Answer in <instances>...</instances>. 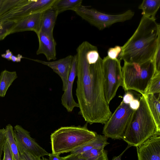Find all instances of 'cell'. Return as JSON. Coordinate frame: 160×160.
<instances>
[{"label":"cell","instance_id":"44dd1931","mask_svg":"<svg viewBox=\"0 0 160 160\" xmlns=\"http://www.w3.org/2000/svg\"><path fill=\"white\" fill-rule=\"evenodd\" d=\"M160 6V0H143L138 7L142 10V16L155 18V16Z\"/></svg>","mask_w":160,"mask_h":160},{"label":"cell","instance_id":"d590c367","mask_svg":"<svg viewBox=\"0 0 160 160\" xmlns=\"http://www.w3.org/2000/svg\"><path fill=\"white\" fill-rule=\"evenodd\" d=\"M12 55V52L8 49L6 50L5 53L1 54V57L8 60H10Z\"/></svg>","mask_w":160,"mask_h":160},{"label":"cell","instance_id":"cb8c5ba5","mask_svg":"<svg viewBox=\"0 0 160 160\" xmlns=\"http://www.w3.org/2000/svg\"><path fill=\"white\" fill-rule=\"evenodd\" d=\"M160 73H155L152 79L145 94H153L160 93Z\"/></svg>","mask_w":160,"mask_h":160},{"label":"cell","instance_id":"8fae6325","mask_svg":"<svg viewBox=\"0 0 160 160\" xmlns=\"http://www.w3.org/2000/svg\"><path fill=\"white\" fill-rule=\"evenodd\" d=\"M73 56L69 55L57 60L47 62L38 59L33 61L46 65L51 68L60 77L62 82V91L66 88L71 69Z\"/></svg>","mask_w":160,"mask_h":160},{"label":"cell","instance_id":"603a6c76","mask_svg":"<svg viewBox=\"0 0 160 160\" xmlns=\"http://www.w3.org/2000/svg\"><path fill=\"white\" fill-rule=\"evenodd\" d=\"M27 0H3L0 9V17L15 7L22 4Z\"/></svg>","mask_w":160,"mask_h":160},{"label":"cell","instance_id":"484cf974","mask_svg":"<svg viewBox=\"0 0 160 160\" xmlns=\"http://www.w3.org/2000/svg\"><path fill=\"white\" fill-rule=\"evenodd\" d=\"M65 160H108V152L104 150L103 153L99 156L91 158H85L79 157L77 154H70L64 157Z\"/></svg>","mask_w":160,"mask_h":160},{"label":"cell","instance_id":"8d00e7d4","mask_svg":"<svg viewBox=\"0 0 160 160\" xmlns=\"http://www.w3.org/2000/svg\"><path fill=\"white\" fill-rule=\"evenodd\" d=\"M23 58V56L20 54H18L17 56L13 55L12 56L10 60L13 62H21V59Z\"/></svg>","mask_w":160,"mask_h":160},{"label":"cell","instance_id":"ab89813d","mask_svg":"<svg viewBox=\"0 0 160 160\" xmlns=\"http://www.w3.org/2000/svg\"><path fill=\"white\" fill-rule=\"evenodd\" d=\"M2 1H3V0H0V8L1 7V5H2Z\"/></svg>","mask_w":160,"mask_h":160},{"label":"cell","instance_id":"f546056e","mask_svg":"<svg viewBox=\"0 0 160 160\" xmlns=\"http://www.w3.org/2000/svg\"><path fill=\"white\" fill-rule=\"evenodd\" d=\"M122 50L121 46H116L110 48L108 51V56L110 58L115 59L117 58Z\"/></svg>","mask_w":160,"mask_h":160},{"label":"cell","instance_id":"f35d334b","mask_svg":"<svg viewBox=\"0 0 160 160\" xmlns=\"http://www.w3.org/2000/svg\"><path fill=\"white\" fill-rule=\"evenodd\" d=\"M42 160H49V159H47L46 158H44V157H42Z\"/></svg>","mask_w":160,"mask_h":160},{"label":"cell","instance_id":"5b68a950","mask_svg":"<svg viewBox=\"0 0 160 160\" xmlns=\"http://www.w3.org/2000/svg\"><path fill=\"white\" fill-rule=\"evenodd\" d=\"M155 71L152 60L139 64L124 62L122 68L123 89L126 91L134 90L144 95Z\"/></svg>","mask_w":160,"mask_h":160},{"label":"cell","instance_id":"e0dca14e","mask_svg":"<svg viewBox=\"0 0 160 160\" xmlns=\"http://www.w3.org/2000/svg\"><path fill=\"white\" fill-rule=\"evenodd\" d=\"M58 14L51 7L42 12L41 30L48 34L53 35V31Z\"/></svg>","mask_w":160,"mask_h":160},{"label":"cell","instance_id":"d4e9b609","mask_svg":"<svg viewBox=\"0 0 160 160\" xmlns=\"http://www.w3.org/2000/svg\"><path fill=\"white\" fill-rule=\"evenodd\" d=\"M18 21H6L0 22V41L10 35L11 30Z\"/></svg>","mask_w":160,"mask_h":160},{"label":"cell","instance_id":"e575fe53","mask_svg":"<svg viewBox=\"0 0 160 160\" xmlns=\"http://www.w3.org/2000/svg\"><path fill=\"white\" fill-rule=\"evenodd\" d=\"M49 160H65L64 157H61L59 155L52 153H49L48 155Z\"/></svg>","mask_w":160,"mask_h":160},{"label":"cell","instance_id":"30bf717a","mask_svg":"<svg viewBox=\"0 0 160 160\" xmlns=\"http://www.w3.org/2000/svg\"><path fill=\"white\" fill-rule=\"evenodd\" d=\"M13 133L19 153L26 151L41 158L48 156L49 153L31 137L29 131L21 125H16L14 127Z\"/></svg>","mask_w":160,"mask_h":160},{"label":"cell","instance_id":"7c38bea8","mask_svg":"<svg viewBox=\"0 0 160 160\" xmlns=\"http://www.w3.org/2000/svg\"><path fill=\"white\" fill-rule=\"evenodd\" d=\"M136 148L138 160H160V135H154Z\"/></svg>","mask_w":160,"mask_h":160},{"label":"cell","instance_id":"ba28073f","mask_svg":"<svg viewBox=\"0 0 160 160\" xmlns=\"http://www.w3.org/2000/svg\"><path fill=\"white\" fill-rule=\"evenodd\" d=\"M134 110L122 101L104 124L102 133L107 138L121 139Z\"/></svg>","mask_w":160,"mask_h":160},{"label":"cell","instance_id":"d6986e66","mask_svg":"<svg viewBox=\"0 0 160 160\" xmlns=\"http://www.w3.org/2000/svg\"><path fill=\"white\" fill-rule=\"evenodd\" d=\"M18 77L16 71L5 69L0 74V97H4L9 88Z\"/></svg>","mask_w":160,"mask_h":160},{"label":"cell","instance_id":"2e32d148","mask_svg":"<svg viewBox=\"0 0 160 160\" xmlns=\"http://www.w3.org/2000/svg\"><path fill=\"white\" fill-rule=\"evenodd\" d=\"M143 96L155 123L157 132L160 135V94L159 93L157 96L149 93Z\"/></svg>","mask_w":160,"mask_h":160},{"label":"cell","instance_id":"d6a6232c","mask_svg":"<svg viewBox=\"0 0 160 160\" xmlns=\"http://www.w3.org/2000/svg\"><path fill=\"white\" fill-rule=\"evenodd\" d=\"M134 99L133 94L130 92H128L124 95L122 101L126 104H129L130 102Z\"/></svg>","mask_w":160,"mask_h":160},{"label":"cell","instance_id":"7402d4cb","mask_svg":"<svg viewBox=\"0 0 160 160\" xmlns=\"http://www.w3.org/2000/svg\"><path fill=\"white\" fill-rule=\"evenodd\" d=\"M5 129L6 140L9 144L14 160H20L19 153L14 136L12 126L8 124L6 126Z\"/></svg>","mask_w":160,"mask_h":160},{"label":"cell","instance_id":"4fadbf2b","mask_svg":"<svg viewBox=\"0 0 160 160\" xmlns=\"http://www.w3.org/2000/svg\"><path fill=\"white\" fill-rule=\"evenodd\" d=\"M77 57L76 55L73 56L72 67L66 90L62 95L61 100L62 106L68 112H71L75 107L78 108V105L73 97V85L77 75Z\"/></svg>","mask_w":160,"mask_h":160},{"label":"cell","instance_id":"3957f363","mask_svg":"<svg viewBox=\"0 0 160 160\" xmlns=\"http://www.w3.org/2000/svg\"><path fill=\"white\" fill-rule=\"evenodd\" d=\"M139 108L133 112L122 139L130 147L138 146L158 134L156 127L144 96Z\"/></svg>","mask_w":160,"mask_h":160},{"label":"cell","instance_id":"f1b7e54d","mask_svg":"<svg viewBox=\"0 0 160 160\" xmlns=\"http://www.w3.org/2000/svg\"><path fill=\"white\" fill-rule=\"evenodd\" d=\"M155 67V73H160V43L157 47L153 60Z\"/></svg>","mask_w":160,"mask_h":160},{"label":"cell","instance_id":"9a60e30c","mask_svg":"<svg viewBox=\"0 0 160 160\" xmlns=\"http://www.w3.org/2000/svg\"><path fill=\"white\" fill-rule=\"evenodd\" d=\"M42 13H35L23 17L17 22L11 30L10 34L27 31H34L37 34L41 30Z\"/></svg>","mask_w":160,"mask_h":160},{"label":"cell","instance_id":"9c48e42d","mask_svg":"<svg viewBox=\"0 0 160 160\" xmlns=\"http://www.w3.org/2000/svg\"><path fill=\"white\" fill-rule=\"evenodd\" d=\"M56 0H28L2 16V21H18L32 14L42 12L52 7Z\"/></svg>","mask_w":160,"mask_h":160},{"label":"cell","instance_id":"1f68e13d","mask_svg":"<svg viewBox=\"0 0 160 160\" xmlns=\"http://www.w3.org/2000/svg\"><path fill=\"white\" fill-rule=\"evenodd\" d=\"M5 140V129L4 128L0 129V160H2L1 157Z\"/></svg>","mask_w":160,"mask_h":160},{"label":"cell","instance_id":"ffe728a7","mask_svg":"<svg viewBox=\"0 0 160 160\" xmlns=\"http://www.w3.org/2000/svg\"><path fill=\"white\" fill-rule=\"evenodd\" d=\"M82 0H56L52 7L58 14L68 10L75 11L82 5Z\"/></svg>","mask_w":160,"mask_h":160},{"label":"cell","instance_id":"4316f807","mask_svg":"<svg viewBox=\"0 0 160 160\" xmlns=\"http://www.w3.org/2000/svg\"><path fill=\"white\" fill-rule=\"evenodd\" d=\"M104 148H94L77 155L80 157L85 158H95L99 156L103 153L104 150Z\"/></svg>","mask_w":160,"mask_h":160},{"label":"cell","instance_id":"8992f818","mask_svg":"<svg viewBox=\"0 0 160 160\" xmlns=\"http://www.w3.org/2000/svg\"><path fill=\"white\" fill-rule=\"evenodd\" d=\"M74 12L83 19L100 30L109 27L115 23L130 20L135 14V12L130 9L121 14H107L82 5Z\"/></svg>","mask_w":160,"mask_h":160},{"label":"cell","instance_id":"52a82bcc","mask_svg":"<svg viewBox=\"0 0 160 160\" xmlns=\"http://www.w3.org/2000/svg\"><path fill=\"white\" fill-rule=\"evenodd\" d=\"M103 90L105 98L109 104L115 96L120 86L122 87L123 77L120 60L112 59L108 56L102 59Z\"/></svg>","mask_w":160,"mask_h":160},{"label":"cell","instance_id":"4dcf8cb0","mask_svg":"<svg viewBox=\"0 0 160 160\" xmlns=\"http://www.w3.org/2000/svg\"><path fill=\"white\" fill-rule=\"evenodd\" d=\"M19 155L20 160H42L41 158L34 156L26 151L20 152Z\"/></svg>","mask_w":160,"mask_h":160},{"label":"cell","instance_id":"277c9868","mask_svg":"<svg viewBox=\"0 0 160 160\" xmlns=\"http://www.w3.org/2000/svg\"><path fill=\"white\" fill-rule=\"evenodd\" d=\"M87 124L62 127L54 131L50 135L52 153L60 155L70 152L95 138L97 133L89 130Z\"/></svg>","mask_w":160,"mask_h":160},{"label":"cell","instance_id":"5bb4252c","mask_svg":"<svg viewBox=\"0 0 160 160\" xmlns=\"http://www.w3.org/2000/svg\"><path fill=\"white\" fill-rule=\"evenodd\" d=\"M38 40L39 47L37 55L44 54L48 61L56 59V42L53 35L45 33L41 31L37 34Z\"/></svg>","mask_w":160,"mask_h":160},{"label":"cell","instance_id":"836d02e7","mask_svg":"<svg viewBox=\"0 0 160 160\" xmlns=\"http://www.w3.org/2000/svg\"><path fill=\"white\" fill-rule=\"evenodd\" d=\"M140 105L139 101L137 99H134L129 104L130 108L134 110L138 108Z\"/></svg>","mask_w":160,"mask_h":160},{"label":"cell","instance_id":"83f0119b","mask_svg":"<svg viewBox=\"0 0 160 160\" xmlns=\"http://www.w3.org/2000/svg\"><path fill=\"white\" fill-rule=\"evenodd\" d=\"M3 156L2 160H14L9 144L5 140L3 148Z\"/></svg>","mask_w":160,"mask_h":160},{"label":"cell","instance_id":"ac0fdd59","mask_svg":"<svg viewBox=\"0 0 160 160\" xmlns=\"http://www.w3.org/2000/svg\"><path fill=\"white\" fill-rule=\"evenodd\" d=\"M107 140L108 138L105 136L97 134L95 138L75 149L70 153L78 154L94 148H104L109 144Z\"/></svg>","mask_w":160,"mask_h":160},{"label":"cell","instance_id":"6da1fadb","mask_svg":"<svg viewBox=\"0 0 160 160\" xmlns=\"http://www.w3.org/2000/svg\"><path fill=\"white\" fill-rule=\"evenodd\" d=\"M90 45L82 42L76 49L77 88L76 95L79 111L87 123L104 124L112 114L104 94L102 59L99 57L90 64L87 54Z\"/></svg>","mask_w":160,"mask_h":160},{"label":"cell","instance_id":"74e56055","mask_svg":"<svg viewBox=\"0 0 160 160\" xmlns=\"http://www.w3.org/2000/svg\"><path fill=\"white\" fill-rule=\"evenodd\" d=\"M130 147L128 145V147L126 148L122 152V153L118 156L114 157L111 160H121V157L124 153Z\"/></svg>","mask_w":160,"mask_h":160},{"label":"cell","instance_id":"7a4b0ae2","mask_svg":"<svg viewBox=\"0 0 160 160\" xmlns=\"http://www.w3.org/2000/svg\"><path fill=\"white\" fill-rule=\"evenodd\" d=\"M160 43V25L155 18L142 16L135 31L121 47L119 60L141 64L153 60Z\"/></svg>","mask_w":160,"mask_h":160}]
</instances>
